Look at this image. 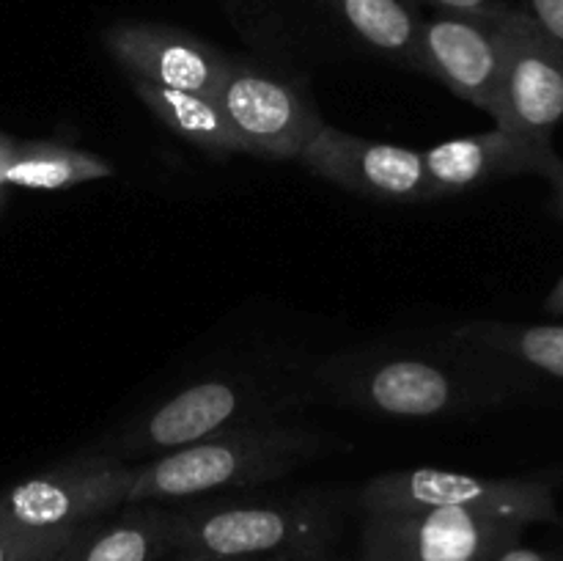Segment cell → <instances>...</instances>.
I'll list each match as a JSON object with an SVG mask.
<instances>
[{"label": "cell", "mask_w": 563, "mask_h": 561, "mask_svg": "<svg viewBox=\"0 0 563 561\" xmlns=\"http://www.w3.org/2000/svg\"><path fill=\"white\" fill-rule=\"evenodd\" d=\"M498 33L504 75L495 127L537 146H553L563 124V47L522 9H506L498 16Z\"/></svg>", "instance_id": "9c48e42d"}, {"label": "cell", "mask_w": 563, "mask_h": 561, "mask_svg": "<svg viewBox=\"0 0 563 561\" xmlns=\"http://www.w3.org/2000/svg\"><path fill=\"white\" fill-rule=\"evenodd\" d=\"M555 473L473 476L443 468H407L372 476L355 495L363 515L416 509H471L511 517L526 526L559 520Z\"/></svg>", "instance_id": "5b68a950"}, {"label": "cell", "mask_w": 563, "mask_h": 561, "mask_svg": "<svg viewBox=\"0 0 563 561\" xmlns=\"http://www.w3.org/2000/svg\"><path fill=\"white\" fill-rule=\"evenodd\" d=\"M328 451V435L297 424H262L212 435L152 460L130 462L126 504H185L209 495L240 493L289 476Z\"/></svg>", "instance_id": "277c9868"}, {"label": "cell", "mask_w": 563, "mask_h": 561, "mask_svg": "<svg viewBox=\"0 0 563 561\" xmlns=\"http://www.w3.org/2000/svg\"><path fill=\"white\" fill-rule=\"evenodd\" d=\"M71 534H16L0 528V561H53Z\"/></svg>", "instance_id": "d6986e66"}, {"label": "cell", "mask_w": 563, "mask_h": 561, "mask_svg": "<svg viewBox=\"0 0 563 561\" xmlns=\"http://www.w3.org/2000/svg\"><path fill=\"white\" fill-rule=\"evenodd\" d=\"M214 102L242 154L253 157L297 160L324 124L300 82L258 61L229 58Z\"/></svg>", "instance_id": "8992f818"}, {"label": "cell", "mask_w": 563, "mask_h": 561, "mask_svg": "<svg viewBox=\"0 0 563 561\" xmlns=\"http://www.w3.org/2000/svg\"><path fill=\"white\" fill-rule=\"evenodd\" d=\"M130 462L86 454L22 479L0 493V528L16 534H71L126 504Z\"/></svg>", "instance_id": "52a82bcc"}, {"label": "cell", "mask_w": 563, "mask_h": 561, "mask_svg": "<svg viewBox=\"0 0 563 561\" xmlns=\"http://www.w3.org/2000/svg\"><path fill=\"white\" fill-rule=\"evenodd\" d=\"M487 561H555V559L550 553H544V550L528 548V544H522V539H515V542L495 550Z\"/></svg>", "instance_id": "603a6c76"}, {"label": "cell", "mask_w": 563, "mask_h": 561, "mask_svg": "<svg viewBox=\"0 0 563 561\" xmlns=\"http://www.w3.org/2000/svg\"><path fill=\"white\" fill-rule=\"evenodd\" d=\"M438 6L440 11H451V14H467V16H484V20H495L504 14L509 6L504 0H429Z\"/></svg>", "instance_id": "44dd1931"}, {"label": "cell", "mask_w": 563, "mask_h": 561, "mask_svg": "<svg viewBox=\"0 0 563 561\" xmlns=\"http://www.w3.org/2000/svg\"><path fill=\"white\" fill-rule=\"evenodd\" d=\"M5 146H9V141H5V138H0V160H3V154H5ZM0 190H3V187H0Z\"/></svg>", "instance_id": "484cf974"}, {"label": "cell", "mask_w": 563, "mask_h": 561, "mask_svg": "<svg viewBox=\"0 0 563 561\" xmlns=\"http://www.w3.org/2000/svg\"><path fill=\"white\" fill-rule=\"evenodd\" d=\"M297 160L313 176L355 196L385 204L434 201L423 152L418 148L368 141L333 124H322Z\"/></svg>", "instance_id": "30bf717a"}, {"label": "cell", "mask_w": 563, "mask_h": 561, "mask_svg": "<svg viewBox=\"0 0 563 561\" xmlns=\"http://www.w3.org/2000/svg\"><path fill=\"white\" fill-rule=\"evenodd\" d=\"M317 394L377 418L451 421L506 405L522 391L515 372L443 336L434 344H379L313 366Z\"/></svg>", "instance_id": "6da1fadb"}, {"label": "cell", "mask_w": 563, "mask_h": 561, "mask_svg": "<svg viewBox=\"0 0 563 561\" xmlns=\"http://www.w3.org/2000/svg\"><path fill=\"white\" fill-rule=\"evenodd\" d=\"M372 53L418 72L421 11L416 0H319Z\"/></svg>", "instance_id": "e0dca14e"}, {"label": "cell", "mask_w": 563, "mask_h": 561, "mask_svg": "<svg viewBox=\"0 0 563 561\" xmlns=\"http://www.w3.org/2000/svg\"><path fill=\"white\" fill-rule=\"evenodd\" d=\"M179 512L174 504L137 501L82 522L53 561H163L174 556Z\"/></svg>", "instance_id": "5bb4252c"}, {"label": "cell", "mask_w": 563, "mask_h": 561, "mask_svg": "<svg viewBox=\"0 0 563 561\" xmlns=\"http://www.w3.org/2000/svg\"><path fill=\"white\" fill-rule=\"evenodd\" d=\"M526 528L471 509L374 512L363 515L361 561H487Z\"/></svg>", "instance_id": "ba28073f"}, {"label": "cell", "mask_w": 563, "mask_h": 561, "mask_svg": "<svg viewBox=\"0 0 563 561\" xmlns=\"http://www.w3.org/2000/svg\"><path fill=\"white\" fill-rule=\"evenodd\" d=\"M544 308H548L550 314H563V275L559 284L553 286V292L548 295V300H544Z\"/></svg>", "instance_id": "d4e9b609"}, {"label": "cell", "mask_w": 563, "mask_h": 561, "mask_svg": "<svg viewBox=\"0 0 563 561\" xmlns=\"http://www.w3.org/2000/svg\"><path fill=\"white\" fill-rule=\"evenodd\" d=\"M418 72L434 77L454 97L495 119L504 75L498 16L484 20L438 11L423 20L418 33Z\"/></svg>", "instance_id": "8fae6325"}, {"label": "cell", "mask_w": 563, "mask_h": 561, "mask_svg": "<svg viewBox=\"0 0 563 561\" xmlns=\"http://www.w3.org/2000/svg\"><path fill=\"white\" fill-rule=\"evenodd\" d=\"M269 561H335V559H330V550H313V553L278 556V559H269Z\"/></svg>", "instance_id": "cb8c5ba5"}, {"label": "cell", "mask_w": 563, "mask_h": 561, "mask_svg": "<svg viewBox=\"0 0 563 561\" xmlns=\"http://www.w3.org/2000/svg\"><path fill=\"white\" fill-rule=\"evenodd\" d=\"M539 176L548 179L550 190H553V212L563 220V160L559 157V152H550V157L544 160Z\"/></svg>", "instance_id": "7402d4cb"}, {"label": "cell", "mask_w": 563, "mask_h": 561, "mask_svg": "<svg viewBox=\"0 0 563 561\" xmlns=\"http://www.w3.org/2000/svg\"><path fill=\"white\" fill-rule=\"evenodd\" d=\"M445 336L504 363L526 388L533 380L563 383V322H467Z\"/></svg>", "instance_id": "9a60e30c"}, {"label": "cell", "mask_w": 563, "mask_h": 561, "mask_svg": "<svg viewBox=\"0 0 563 561\" xmlns=\"http://www.w3.org/2000/svg\"><path fill=\"white\" fill-rule=\"evenodd\" d=\"M313 394V366L284 358L212 369L146 407L113 440L99 446L97 454L113 462L152 460L212 435L286 421Z\"/></svg>", "instance_id": "7a4b0ae2"}, {"label": "cell", "mask_w": 563, "mask_h": 561, "mask_svg": "<svg viewBox=\"0 0 563 561\" xmlns=\"http://www.w3.org/2000/svg\"><path fill=\"white\" fill-rule=\"evenodd\" d=\"M179 528L170 561H269L333 550L344 531L339 490L286 495H209L176 506Z\"/></svg>", "instance_id": "3957f363"}, {"label": "cell", "mask_w": 563, "mask_h": 561, "mask_svg": "<svg viewBox=\"0 0 563 561\" xmlns=\"http://www.w3.org/2000/svg\"><path fill=\"white\" fill-rule=\"evenodd\" d=\"M102 42L130 80L203 97H214L231 58L196 33L157 22H115Z\"/></svg>", "instance_id": "7c38bea8"}, {"label": "cell", "mask_w": 563, "mask_h": 561, "mask_svg": "<svg viewBox=\"0 0 563 561\" xmlns=\"http://www.w3.org/2000/svg\"><path fill=\"white\" fill-rule=\"evenodd\" d=\"M132 91L137 94L143 105L157 116L174 135L187 141L190 146L201 148L212 160H229L242 154L240 141L234 138L231 127L225 124L214 97L203 94L179 91V88L152 86L143 80H130Z\"/></svg>", "instance_id": "ac0fdd59"}, {"label": "cell", "mask_w": 563, "mask_h": 561, "mask_svg": "<svg viewBox=\"0 0 563 561\" xmlns=\"http://www.w3.org/2000/svg\"><path fill=\"white\" fill-rule=\"evenodd\" d=\"M113 174V165L97 152L60 141L9 143L0 160V187L22 190H66Z\"/></svg>", "instance_id": "2e32d148"}, {"label": "cell", "mask_w": 563, "mask_h": 561, "mask_svg": "<svg viewBox=\"0 0 563 561\" xmlns=\"http://www.w3.org/2000/svg\"><path fill=\"white\" fill-rule=\"evenodd\" d=\"M528 16L563 47V0H528Z\"/></svg>", "instance_id": "ffe728a7"}, {"label": "cell", "mask_w": 563, "mask_h": 561, "mask_svg": "<svg viewBox=\"0 0 563 561\" xmlns=\"http://www.w3.org/2000/svg\"><path fill=\"white\" fill-rule=\"evenodd\" d=\"M550 152L555 148L537 146L504 127H493L487 132L451 138V141L423 148V165H427L434 198H443L489 185V182L509 179V176H539Z\"/></svg>", "instance_id": "4fadbf2b"}]
</instances>
